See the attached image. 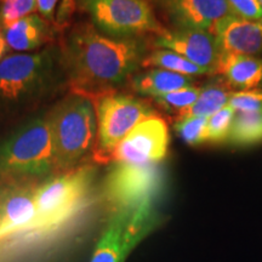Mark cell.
Wrapping results in <instances>:
<instances>
[{
    "label": "cell",
    "mask_w": 262,
    "mask_h": 262,
    "mask_svg": "<svg viewBox=\"0 0 262 262\" xmlns=\"http://www.w3.org/2000/svg\"><path fill=\"white\" fill-rule=\"evenodd\" d=\"M146 48L137 38L104 35L93 25L77 26L63 45L64 67L74 93L97 98L124 83L145 60Z\"/></svg>",
    "instance_id": "6da1fadb"
},
{
    "label": "cell",
    "mask_w": 262,
    "mask_h": 262,
    "mask_svg": "<svg viewBox=\"0 0 262 262\" xmlns=\"http://www.w3.org/2000/svg\"><path fill=\"white\" fill-rule=\"evenodd\" d=\"M56 175L84 165L95 152L97 116L89 97L75 95L50 114Z\"/></svg>",
    "instance_id": "7a4b0ae2"
},
{
    "label": "cell",
    "mask_w": 262,
    "mask_h": 262,
    "mask_svg": "<svg viewBox=\"0 0 262 262\" xmlns=\"http://www.w3.org/2000/svg\"><path fill=\"white\" fill-rule=\"evenodd\" d=\"M55 175L50 114L32 120L0 143V179L42 182Z\"/></svg>",
    "instance_id": "3957f363"
},
{
    "label": "cell",
    "mask_w": 262,
    "mask_h": 262,
    "mask_svg": "<svg viewBox=\"0 0 262 262\" xmlns=\"http://www.w3.org/2000/svg\"><path fill=\"white\" fill-rule=\"evenodd\" d=\"M94 176V166L84 164L41 182L35 195L37 217L33 233L52 232L73 219L88 201Z\"/></svg>",
    "instance_id": "277c9868"
},
{
    "label": "cell",
    "mask_w": 262,
    "mask_h": 262,
    "mask_svg": "<svg viewBox=\"0 0 262 262\" xmlns=\"http://www.w3.org/2000/svg\"><path fill=\"white\" fill-rule=\"evenodd\" d=\"M97 142L94 160L111 162L114 149L137 124L155 117L148 104L126 95L106 94L96 98Z\"/></svg>",
    "instance_id": "5b68a950"
},
{
    "label": "cell",
    "mask_w": 262,
    "mask_h": 262,
    "mask_svg": "<svg viewBox=\"0 0 262 262\" xmlns=\"http://www.w3.org/2000/svg\"><path fill=\"white\" fill-rule=\"evenodd\" d=\"M77 6L90 16L95 27L113 38H133L164 29L146 0H77Z\"/></svg>",
    "instance_id": "8992f818"
},
{
    "label": "cell",
    "mask_w": 262,
    "mask_h": 262,
    "mask_svg": "<svg viewBox=\"0 0 262 262\" xmlns=\"http://www.w3.org/2000/svg\"><path fill=\"white\" fill-rule=\"evenodd\" d=\"M163 188V173L158 164L116 163L103 181V201L110 211L156 205Z\"/></svg>",
    "instance_id": "52a82bcc"
},
{
    "label": "cell",
    "mask_w": 262,
    "mask_h": 262,
    "mask_svg": "<svg viewBox=\"0 0 262 262\" xmlns=\"http://www.w3.org/2000/svg\"><path fill=\"white\" fill-rule=\"evenodd\" d=\"M157 224L155 205L111 211L90 262H124Z\"/></svg>",
    "instance_id": "ba28073f"
},
{
    "label": "cell",
    "mask_w": 262,
    "mask_h": 262,
    "mask_svg": "<svg viewBox=\"0 0 262 262\" xmlns=\"http://www.w3.org/2000/svg\"><path fill=\"white\" fill-rule=\"evenodd\" d=\"M55 74L51 51L14 54L0 61V102H21L41 94Z\"/></svg>",
    "instance_id": "9c48e42d"
},
{
    "label": "cell",
    "mask_w": 262,
    "mask_h": 262,
    "mask_svg": "<svg viewBox=\"0 0 262 262\" xmlns=\"http://www.w3.org/2000/svg\"><path fill=\"white\" fill-rule=\"evenodd\" d=\"M40 183L31 179H0V239L33 233Z\"/></svg>",
    "instance_id": "30bf717a"
},
{
    "label": "cell",
    "mask_w": 262,
    "mask_h": 262,
    "mask_svg": "<svg viewBox=\"0 0 262 262\" xmlns=\"http://www.w3.org/2000/svg\"><path fill=\"white\" fill-rule=\"evenodd\" d=\"M170 136L160 117H150L134 127L114 149L111 162L148 165L159 164L168 155Z\"/></svg>",
    "instance_id": "8fae6325"
},
{
    "label": "cell",
    "mask_w": 262,
    "mask_h": 262,
    "mask_svg": "<svg viewBox=\"0 0 262 262\" xmlns=\"http://www.w3.org/2000/svg\"><path fill=\"white\" fill-rule=\"evenodd\" d=\"M157 47L178 52L199 67L215 73L220 60V48L215 34L203 29L178 28L165 31L156 40Z\"/></svg>",
    "instance_id": "7c38bea8"
},
{
    "label": "cell",
    "mask_w": 262,
    "mask_h": 262,
    "mask_svg": "<svg viewBox=\"0 0 262 262\" xmlns=\"http://www.w3.org/2000/svg\"><path fill=\"white\" fill-rule=\"evenodd\" d=\"M178 28L203 29L214 34L221 19L231 16L226 0H160Z\"/></svg>",
    "instance_id": "4fadbf2b"
},
{
    "label": "cell",
    "mask_w": 262,
    "mask_h": 262,
    "mask_svg": "<svg viewBox=\"0 0 262 262\" xmlns=\"http://www.w3.org/2000/svg\"><path fill=\"white\" fill-rule=\"evenodd\" d=\"M214 34L221 55L255 56L262 52V22L231 15L219 22Z\"/></svg>",
    "instance_id": "5bb4252c"
},
{
    "label": "cell",
    "mask_w": 262,
    "mask_h": 262,
    "mask_svg": "<svg viewBox=\"0 0 262 262\" xmlns=\"http://www.w3.org/2000/svg\"><path fill=\"white\" fill-rule=\"evenodd\" d=\"M215 73L221 74L226 83L241 91L262 86V60L245 55H221Z\"/></svg>",
    "instance_id": "9a60e30c"
},
{
    "label": "cell",
    "mask_w": 262,
    "mask_h": 262,
    "mask_svg": "<svg viewBox=\"0 0 262 262\" xmlns=\"http://www.w3.org/2000/svg\"><path fill=\"white\" fill-rule=\"evenodd\" d=\"M9 49L15 51L34 50L50 40L49 25L40 15H29L4 31Z\"/></svg>",
    "instance_id": "2e32d148"
},
{
    "label": "cell",
    "mask_w": 262,
    "mask_h": 262,
    "mask_svg": "<svg viewBox=\"0 0 262 262\" xmlns=\"http://www.w3.org/2000/svg\"><path fill=\"white\" fill-rule=\"evenodd\" d=\"M193 83H194L193 77L162 70V68L135 75L131 79V86L134 91L142 96H152L153 98L183 88L192 86Z\"/></svg>",
    "instance_id": "e0dca14e"
},
{
    "label": "cell",
    "mask_w": 262,
    "mask_h": 262,
    "mask_svg": "<svg viewBox=\"0 0 262 262\" xmlns=\"http://www.w3.org/2000/svg\"><path fill=\"white\" fill-rule=\"evenodd\" d=\"M231 94V91L221 84L206 85L202 89V93L195 102L176 114V119L182 120L194 117L209 118L221 108L227 106Z\"/></svg>",
    "instance_id": "ac0fdd59"
},
{
    "label": "cell",
    "mask_w": 262,
    "mask_h": 262,
    "mask_svg": "<svg viewBox=\"0 0 262 262\" xmlns=\"http://www.w3.org/2000/svg\"><path fill=\"white\" fill-rule=\"evenodd\" d=\"M228 142L235 146H251L262 142V112H237Z\"/></svg>",
    "instance_id": "d6986e66"
},
{
    "label": "cell",
    "mask_w": 262,
    "mask_h": 262,
    "mask_svg": "<svg viewBox=\"0 0 262 262\" xmlns=\"http://www.w3.org/2000/svg\"><path fill=\"white\" fill-rule=\"evenodd\" d=\"M143 67H157L162 70L171 71L175 73H180L188 77H195V75L209 74L210 71L199 67L193 63L186 57L181 56L178 52H173L166 49H160L147 56L143 60Z\"/></svg>",
    "instance_id": "ffe728a7"
},
{
    "label": "cell",
    "mask_w": 262,
    "mask_h": 262,
    "mask_svg": "<svg viewBox=\"0 0 262 262\" xmlns=\"http://www.w3.org/2000/svg\"><path fill=\"white\" fill-rule=\"evenodd\" d=\"M235 116V111L229 104L208 118L206 123L205 140L206 143L228 142L232 124Z\"/></svg>",
    "instance_id": "44dd1931"
},
{
    "label": "cell",
    "mask_w": 262,
    "mask_h": 262,
    "mask_svg": "<svg viewBox=\"0 0 262 262\" xmlns=\"http://www.w3.org/2000/svg\"><path fill=\"white\" fill-rule=\"evenodd\" d=\"M0 27L3 31L37 11V0H0Z\"/></svg>",
    "instance_id": "7402d4cb"
},
{
    "label": "cell",
    "mask_w": 262,
    "mask_h": 262,
    "mask_svg": "<svg viewBox=\"0 0 262 262\" xmlns=\"http://www.w3.org/2000/svg\"><path fill=\"white\" fill-rule=\"evenodd\" d=\"M203 88L188 86L183 89L172 91V93L162 95V96L155 97L156 103L168 112H173L178 114L181 111L186 110L195 102L196 98L202 93Z\"/></svg>",
    "instance_id": "603a6c76"
},
{
    "label": "cell",
    "mask_w": 262,
    "mask_h": 262,
    "mask_svg": "<svg viewBox=\"0 0 262 262\" xmlns=\"http://www.w3.org/2000/svg\"><path fill=\"white\" fill-rule=\"evenodd\" d=\"M206 123H208L206 117L187 118V119L178 120L173 125V129L187 145L198 146L206 143Z\"/></svg>",
    "instance_id": "cb8c5ba5"
},
{
    "label": "cell",
    "mask_w": 262,
    "mask_h": 262,
    "mask_svg": "<svg viewBox=\"0 0 262 262\" xmlns=\"http://www.w3.org/2000/svg\"><path fill=\"white\" fill-rule=\"evenodd\" d=\"M228 104L235 112H262V89L232 93Z\"/></svg>",
    "instance_id": "d4e9b609"
},
{
    "label": "cell",
    "mask_w": 262,
    "mask_h": 262,
    "mask_svg": "<svg viewBox=\"0 0 262 262\" xmlns=\"http://www.w3.org/2000/svg\"><path fill=\"white\" fill-rule=\"evenodd\" d=\"M235 17L253 22H262V6L258 0H226Z\"/></svg>",
    "instance_id": "484cf974"
},
{
    "label": "cell",
    "mask_w": 262,
    "mask_h": 262,
    "mask_svg": "<svg viewBox=\"0 0 262 262\" xmlns=\"http://www.w3.org/2000/svg\"><path fill=\"white\" fill-rule=\"evenodd\" d=\"M77 0H61V4L58 6L56 14V24L58 26H64L68 24L72 15H73Z\"/></svg>",
    "instance_id": "4316f807"
},
{
    "label": "cell",
    "mask_w": 262,
    "mask_h": 262,
    "mask_svg": "<svg viewBox=\"0 0 262 262\" xmlns=\"http://www.w3.org/2000/svg\"><path fill=\"white\" fill-rule=\"evenodd\" d=\"M58 0H37V11L45 21H54V11Z\"/></svg>",
    "instance_id": "83f0119b"
},
{
    "label": "cell",
    "mask_w": 262,
    "mask_h": 262,
    "mask_svg": "<svg viewBox=\"0 0 262 262\" xmlns=\"http://www.w3.org/2000/svg\"><path fill=\"white\" fill-rule=\"evenodd\" d=\"M8 44H6L5 37H4V33L0 31V61L4 58V55L6 50H8Z\"/></svg>",
    "instance_id": "f1b7e54d"
},
{
    "label": "cell",
    "mask_w": 262,
    "mask_h": 262,
    "mask_svg": "<svg viewBox=\"0 0 262 262\" xmlns=\"http://www.w3.org/2000/svg\"><path fill=\"white\" fill-rule=\"evenodd\" d=\"M258 2H260V4H261V6H262V0H258Z\"/></svg>",
    "instance_id": "f546056e"
}]
</instances>
